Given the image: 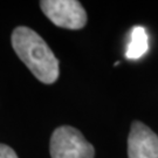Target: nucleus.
<instances>
[{"label": "nucleus", "instance_id": "f257e3e1", "mask_svg": "<svg viewBox=\"0 0 158 158\" xmlns=\"http://www.w3.org/2000/svg\"><path fill=\"white\" fill-rule=\"evenodd\" d=\"M12 47L36 79L46 85L59 77V61L46 41L33 29L19 26L12 33Z\"/></svg>", "mask_w": 158, "mask_h": 158}, {"label": "nucleus", "instance_id": "f03ea898", "mask_svg": "<svg viewBox=\"0 0 158 158\" xmlns=\"http://www.w3.org/2000/svg\"><path fill=\"white\" fill-rule=\"evenodd\" d=\"M52 158H94V147L77 129L62 125L51 137Z\"/></svg>", "mask_w": 158, "mask_h": 158}, {"label": "nucleus", "instance_id": "7ed1b4c3", "mask_svg": "<svg viewBox=\"0 0 158 158\" xmlns=\"http://www.w3.org/2000/svg\"><path fill=\"white\" fill-rule=\"evenodd\" d=\"M46 17L57 27L81 29L87 23V13L76 0H44L40 1Z\"/></svg>", "mask_w": 158, "mask_h": 158}, {"label": "nucleus", "instance_id": "20e7f679", "mask_svg": "<svg viewBox=\"0 0 158 158\" xmlns=\"http://www.w3.org/2000/svg\"><path fill=\"white\" fill-rule=\"evenodd\" d=\"M128 158H158V136L138 121L131 124L128 137Z\"/></svg>", "mask_w": 158, "mask_h": 158}, {"label": "nucleus", "instance_id": "39448f33", "mask_svg": "<svg viewBox=\"0 0 158 158\" xmlns=\"http://www.w3.org/2000/svg\"><path fill=\"white\" fill-rule=\"evenodd\" d=\"M149 49V36L144 27L135 26L130 32V42L128 44L125 56L129 60L141 59Z\"/></svg>", "mask_w": 158, "mask_h": 158}, {"label": "nucleus", "instance_id": "423d86ee", "mask_svg": "<svg viewBox=\"0 0 158 158\" xmlns=\"http://www.w3.org/2000/svg\"><path fill=\"white\" fill-rule=\"evenodd\" d=\"M0 158H18L15 151L6 144H0Z\"/></svg>", "mask_w": 158, "mask_h": 158}]
</instances>
